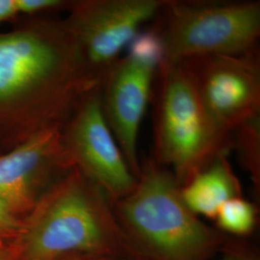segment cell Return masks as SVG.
Returning <instances> with one entry per match:
<instances>
[{"instance_id": "1", "label": "cell", "mask_w": 260, "mask_h": 260, "mask_svg": "<svg viewBox=\"0 0 260 260\" xmlns=\"http://www.w3.org/2000/svg\"><path fill=\"white\" fill-rule=\"evenodd\" d=\"M100 87L63 19L35 18L0 33V152L62 128Z\"/></svg>"}, {"instance_id": "2", "label": "cell", "mask_w": 260, "mask_h": 260, "mask_svg": "<svg viewBox=\"0 0 260 260\" xmlns=\"http://www.w3.org/2000/svg\"><path fill=\"white\" fill-rule=\"evenodd\" d=\"M125 235L111 201L76 168L50 186L26 215L16 260L113 256Z\"/></svg>"}, {"instance_id": "3", "label": "cell", "mask_w": 260, "mask_h": 260, "mask_svg": "<svg viewBox=\"0 0 260 260\" xmlns=\"http://www.w3.org/2000/svg\"><path fill=\"white\" fill-rule=\"evenodd\" d=\"M112 205L121 229L152 259L206 260L216 247V234L188 208L173 174L153 158L141 164L129 194Z\"/></svg>"}, {"instance_id": "4", "label": "cell", "mask_w": 260, "mask_h": 260, "mask_svg": "<svg viewBox=\"0 0 260 260\" xmlns=\"http://www.w3.org/2000/svg\"><path fill=\"white\" fill-rule=\"evenodd\" d=\"M157 76L152 158L183 186L233 150V134L208 115L180 63H161Z\"/></svg>"}, {"instance_id": "5", "label": "cell", "mask_w": 260, "mask_h": 260, "mask_svg": "<svg viewBox=\"0 0 260 260\" xmlns=\"http://www.w3.org/2000/svg\"><path fill=\"white\" fill-rule=\"evenodd\" d=\"M161 41L162 63L257 49L259 1L164 0L150 25Z\"/></svg>"}, {"instance_id": "6", "label": "cell", "mask_w": 260, "mask_h": 260, "mask_svg": "<svg viewBox=\"0 0 260 260\" xmlns=\"http://www.w3.org/2000/svg\"><path fill=\"white\" fill-rule=\"evenodd\" d=\"M164 0L71 1L64 20L90 72L101 80Z\"/></svg>"}, {"instance_id": "7", "label": "cell", "mask_w": 260, "mask_h": 260, "mask_svg": "<svg viewBox=\"0 0 260 260\" xmlns=\"http://www.w3.org/2000/svg\"><path fill=\"white\" fill-rule=\"evenodd\" d=\"M215 123L233 134L260 115L258 48L241 55L193 57L180 63Z\"/></svg>"}, {"instance_id": "8", "label": "cell", "mask_w": 260, "mask_h": 260, "mask_svg": "<svg viewBox=\"0 0 260 260\" xmlns=\"http://www.w3.org/2000/svg\"><path fill=\"white\" fill-rule=\"evenodd\" d=\"M62 139L72 167L98 186L112 204L133 190L137 178L105 120L100 90L78 105L62 127Z\"/></svg>"}, {"instance_id": "9", "label": "cell", "mask_w": 260, "mask_h": 260, "mask_svg": "<svg viewBox=\"0 0 260 260\" xmlns=\"http://www.w3.org/2000/svg\"><path fill=\"white\" fill-rule=\"evenodd\" d=\"M160 65L155 60L127 52L108 69L100 87L105 120L136 178L141 171L140 125Z\"/></svg>"}, {"instance_id": "10", "label": "cell", "mask_w": 260, "mask_h": 260, "mask_svg": "<svg viewBox=\"0 0 260 260\" xmlns=\"http://www.w3.org/2000/svg\"><path fill=\"white\" fill-rule=\"evenodd\" d=\"M72 168L63 145L62 128L42 131L0 153V201L20 217L27 215L53 184L49 182Z\"/></svg>"}, {"instance_id": "11", "label": "cell", "mask_w": 260, "mask_h": 260, "mask_svg": "<svg viewBox=\"0 0 260 260\" xmlns=\"http://www.w3.org/2000/svg\"><path fill=\"white\" fill-rule=\"evenodd\" d=\"M180 192L193 213L215 219L226 201L240 197L241 185L228 155H222L182 186Z\"/></svg>"}, {"instance_id": "12", "label": "cell", "mask_w": 260, "mask_h": 260, "mask_svg": "<svg viewBox=\"0 0 260 260\" xmlns=\"http://www.w3.org/2000/svg\"><path fill=\"white\" fill-rule=\"evenodd\" d=\"M236 150L242 164L250 174L254 184L259 185L260 118L256 116L244 122L233 133V150Z\"/></svg>"}, {"instance_id": "13", "label": "cell", "mask_w": 260, "mask_h": 260, "mask_svg": "<svg viewBox=\"0 0 260 260\" xmlns=\"http://www.w3.org/2000/svg\"><path fill=\"white\" fill-rule=\"evenodd\" d=\"M218 225L228 233L246 235L254 229L256 223V209L250 202L241 197L226 201L215 216Z\"/></svg>"}, {"instance_id": "14", "label": "cell", "mask_w": 260, "mask_h": 260, "mask_svg": "<svg viewBox=\"0 0 260 260\" xmlns=\"http://www.w3.org/2000/svg\"><path fill=\"white\" fill-rule=\"evenodd\" d=\"M71 1L65 0H17L19 15L34 16L42 12L68 8Z\"/></svg>"}, {"instance_id": "15", "label": "cell", "mask_w": 260, "mask_h": 260, "mask_svg": "<svg viewBox=\"0 0 260 260\" xmlns=\"http://www.w3.org/2000/svg\"><path fill=\"white\" fill-rule=\"evenodd\" d=\"M22 223L23 219L0 201V240L13 236L17 237Z\"/></svg>"}, {"instance_id": "16", "label": "cell", "mask_w": 260, "mask_h": 260, "mask_svg": "<svg viewBox=\"0 0 260 260\" xmlns=\"http://www.w3.org/2000/svg\"><path fill=\"white\" fill-rule=\"evenodd\" d=\"M18 16L17 0H0V24Z\"/></svg>"}, {"instance_id": "17", "label": "cell", "mask_w": 260, "mask_h": 260, "mask_svg": "<svg viewBox=\"0 0 260 260\" xmlns=\"http://www.w3.org/2000/svg\"><path fill=\"white\" fill-rule=\"evenodd\" d=\"M216 260H255L248 252H244L240 250H229L224 251L223 254Z\"/></svg>"}, {"instance_id": "18", "label": "cell", "mask_w": 260, "mask_h": 260, "mask_svg": "<svg viewBox=\"0 0 260 260\" xmlns=\"http://www.w3.org/2000/svg\"><path fill=\"white\" fill-rule=\"evenodd\" d=\"M0 260H16L14 250L0 248Z\"/></svg>"}, {"instance_id": "19", "label": "cell", "mask_w": 260, "mask_h": 260, "mask_svg": "<svg viewBox=\"0 0 260 260\" xmlns=\"http://www.w3.org/2000/svg\"><path fill=\"white\" fill-rule=\"evenodd\" d=\"M111 256H99V255H88V256H77L62 260H112Z\"/></svg>"}, {"instance_id": "20", "label": "cell", "mask_w": 260, "mask_h": 260, "mask_svg": "<svg viewBox=\"0 0 260 260\" xmlns=\"http://www.w3.org/2000/svg\"><path fill=\"white\" fill-rule=\"evenodd\" d=\"M131 260H154V259H149L148 258V256H144V255H140V256H136V255H134V257H132V259Z\"/></svg>"}, {"instance_id": "21", "label": "cell", "mask_w": 260, "mask_h": 260, "mask_svg": "<svg viewBox=\"0 0 260 260\" xmlns=\"http://www.w3.org/2000/svg\"><path fill=\"white\" fill-rule=\"evenodd\" d=\"M0 153H1V152H0Z\"/></svg>"}]
</instances>
